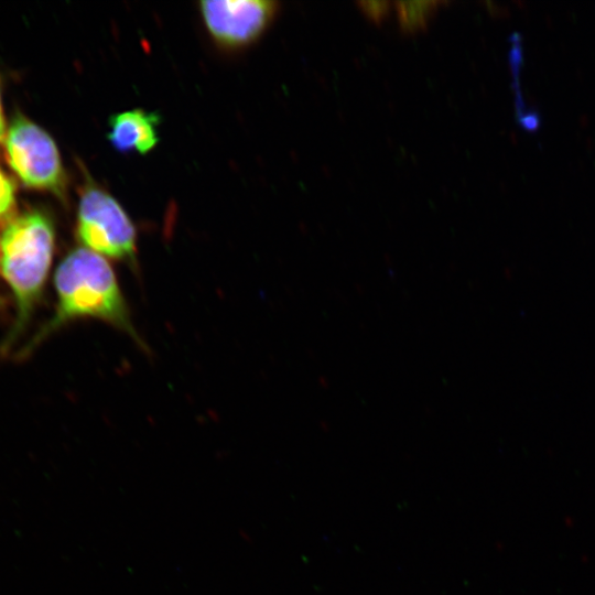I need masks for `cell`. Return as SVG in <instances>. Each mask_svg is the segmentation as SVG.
<instances>
[{
    "label": "cell",
    "instance_id": "3957f363",
    "mask_svg": "<svg viewBox=\"0 0 595 595\" xmlns=\"http://www.w3.org/2000/svg\"><path fill=\"white\" fill-rule=\"evenodd\" d=\"M76 234L84 248L137 267L132 220L115 197L91 182L80 195Z\"/></svg>",
    "mask_w": 595,
    "mask_h": 595
},
{
    "label": "cell",
    "instance_id": "7a4b0ae2",
    "mask_svg": "<svg viewBox=\"0 0 595 595\" xmlns=\"http://www.w3.org/2000/svg\"><path fill=\"white\" fill-rule=\"evenodd\" d=\"M54 225L39 210L11 220L0 238V269L18 307V326L26 320L40 296L52 263Z\"/></svg>",
    "mask_w": 595,
    "mask_h": 595
},
{
    "label": "cell",
    "instance_id": "5b68a950",
    "mask_svg": "<svg viewBox=\"0 0 595 595\" xmlns=\"http://www.w3.org/2000/svg\"><path fill=\"white\" fill-rule=\"evenodd\" d=\"M271 0H205L199 11L214 41L227 48L255 42L269 26L278 11Z\"/></svg>",
    "mask_w": 595,
    "mask_h": 595
},
{
    "label": "cell",
    "instance_id": "52a82bcc",
    "mask_svg": "<svg viewBox=\"0 0 595 595\" xmlns=\"http://www.w3.org/2000/svg\"><path fill=\"white\" fill-rule=\"evenodd\" d=\"M443 1H397V19L403 33L420 32L430 24Z\"/></svg>",
    "mask_w": 595,
    "mask_h": 595
},
{
    "label": "cell",
    "instance_id": "30bf717a",
    "mask_svg": "<svg viewBox=\"0 0 595 595\" xmlns=\"http://www.w3.org/2000/svg\"><path fill=\"white\" fill-rule=\"evenodd\" d=\"M3 136H4V120H3L1 100H0V141L3 139Z\"/></svg>",
    "mask_w": 595,
    "mask_h": 595
},
{
    "label": "cell",
    "instance_id": "8992f818",
    "mask_svg": "<svg viewBox=\"0 0 595 595\" xmlns=\"http://www.w3.org/2000/svg\"><path fill=\"white\" fill-rule=\"evenodd\" d=\"M160 117L141 108L125 110L109 118L107 138L121 152L145 154L158 144Z\"/></svg>",
    "mask_w": 595,
    "mask_h": 595
},
{
    "label": "cell",
    "instance_id": "6da1fadb",
    "mask_svg": "<svg viewBox=\"0 0 595 595\" xmlns=\"http://www.w3.org/2000/svg\"><path fill=\"white\" fill-rule=\"evenodd\" d=\"M54 284L57 307L47 331L76 318H97L145 348L132 323L116 273L102 256L84 247L71 251L60 263Z\"/></svg>",
    "mask_w": 595,
    "mask_h": 595
},
{
    "label": "cell",
    "instance_id": "277c9868",
    "mask_svg": "<svg viewBox=\"0 0 595 595\" xmlns=\"http://www.w3.org/2000/svg\"><path fill=\"white\" fill-rule=\"evenodd\" d=\"M7 160L17 176L32 188L65 194L66 177L52 137L31 120L18 116L6 136Z\"/></svg>",
    "mask_w": 595,
    "mask_h": 595
},
{
    "label": "cell",
    "instance_id": "ba28073f",
    "mask_svg": "<svg viewBox=\"0 0 595 595\" xmlns=\"http://www.w3.org/2000/svg\"><path fill=\"white\" fill-rule=\"evenodd\" d=\"M15 205L14 185L0 169V220L7 218Z\"/></svg>",
    "mask_w": 595,
    "mask_h": 595
},
{
    "label": "cell",
    "instance_id": "9c48e42d",
    "mask_svg": "<svg viewBox=\"0 0 595 595\" xmlns=\"http://www.w3.org/2000/svg\"><path fill=\"white\" fill-rule=\"evenodd\" d=\"M357 6L363 13L376 23L382 22L390 13L392 2L390 1H358Z\"/></svg>",
    "mask_w": 595,
    "mask_h": 595
}]
</instances>
